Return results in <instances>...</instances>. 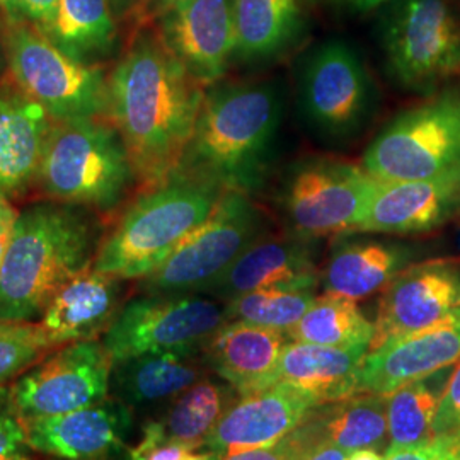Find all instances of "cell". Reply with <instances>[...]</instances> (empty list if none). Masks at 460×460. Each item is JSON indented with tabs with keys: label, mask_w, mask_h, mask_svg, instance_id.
<instances>
[{
	"label": "cell",
	"mask_w": 460,
	"mask_h": 460,
	"mask_svg": "<svg viewBox=\"0 0 460 460\" xmlns=\"http://www.w3.org/2000/svg\"><path fill=\"white\" fill-rule=\"evenodd\" d=\"M378 181H412L460 167V93L444 91L393 118L365 148Z\"/></svg>",
	"instance_id": "cell-9"
},
{
	"label": "cell",
	"mask_w": 460,
	"mask_h": 460,
	"mask_svg": "<svg viewBox=\"0 0 460 460\" xmlns=\"http://www.w3.org/2000/svg\"><path fill=\"white\" fill-rule=\"evenodd\" d=\"M30 447L62 460H110L132 429V410L118 399H102L75 411L22 423Z\"/></svg>",
	"instance_id": "cell-19"
},
{
	"label": "cell",
	"mask_w": 460,
	"mask_h": 460,
	"mask_svg": "<svg viewBox=\"0 0 460 460\" xmlns=\"http://www.w3.org/2000/svg\"><path fill=\"white\" fill-rule=\"evenodd\" d=\"M368 348H334L287 343L279 357L277 382L305 391L319 404H332L357 394L358 376Z\"/></svg>",
	"instance_id": "cell-26"
},
{
	"label": "cell",
	"mask_w": 460,
	"mask_h": 460,
	"mask_svg": "<svg viewBox=\"0 0 460 460\" xmlns=\"http://www.w3.org/2000/svg\"><path fill=\"white\" fill-rule=\"evenodd\" d=\"M429 377L410 382L387 395L389 444L385 452L423 444L433 437V421L444 389L438 391Z\"/></svg>",
	"instance_id": "cell-32"
},
{
	"label": "cell",
	"mask_w": 460,
	"mask_h": 460,
	"mask_svg": "<svg viewBox=\"0 0 460 460\" xmlns=\"http://www.w3.org/2000/svg\"><path fill=\"white\" fill-rule=\"evenodd\" d=\"M460 431L435 435L423 444L387 450L384 460H459Z\"/></svg>",
	"instance_id": "cell-37"
},
{
	"label": "cell",
	"mask_w": 460,
	"mask_h": 460,
	"mask_svg": "<svg viewBox=\"0 0 460 460\" xmlns=\"http://www.w3.org/2000/svg\"><path fill=\"white\" fill-rule=\"evenodd\" d=\"M208 365L198 353H148L113 362L115 399L128 410L161 406L205 377Z\"/></svg>",
	"instance_id": "cell-27"
},
{
	"label": "cell",
	"mask_w": 460,
	"mask_h": 460,
	"mask_svg": "<svg viewBox=\"0 0 460 460\" xmlns=\"http://www.w3.org/2000/svg\"><path fill=\"white\" fill-rule=\"evenodd\" d=\"M283 108L277 81L207 87L180 169L224 191L258 195L271 178Z\"/></svg>",
	"instance_id": "cell-2"
},
{
	"label": "cell",
	"mask_w": 460,
	"mask_h": 460,
	"mask_svg": "<svg viewBox=\"0 0 460 460\" xmlns=\"http://www.w3.org/2000/svg\"><path fill=\"white\" fill-rule=\"evenodd\" d=\"M57 348L40 323L0 319V391Z\"/></svg>",
	"instance_id": "cell-34"
},
{
	"label": "cell",
	"mask_w": 460,
	"mask_h": 460,
	"mask_svg": "<svg viewBox=\"0 0 460 460\" xmlns=\"http://www.w3.org/2000/svg\"><path fill=\"white\" fill-rule=\"evenodd\" d=\"M155 19L165 47L203 89L226 77L235 55L232 0H184Z\"/></svg>",
	"instance_id": "cell-15"
},
{
	"label": "cell",
	"mask_w": 460,
	"mask_h": 460,
	"mask_svg": "<svg viewBox=\"0 0 460 460\" xmlns=\"http://www.w3.org/2000/svg\"><path fill=\"white\" fill-rule=\"evenodd\" d=\"M60 0H0L2 16L24 21L45 33L57 16Z\"/></svg>",
	"instance_id": "cell-39"
},
{
	"label": "cell",
	"mask_w": 460,
	"mask_h": 460,
	"mask_svg": "<svg viewBox=\"0 0 460 460\" xmlns=\"http://www.w3.org/2000/svg\"><path fill=\"white\" fill-rule=\"evenodd\" d=\"M459 362L460 307L433 328L370 349L363 358L357 394H393Z\"/></svg>",
	"instance_id": "cell-20"
},
{
	"label": "cell",
	"mask_w": 460,
	"mask_h": 460,
	"mask_svg": "<svg viewBox=\"0 0 460 460\" xmlns=\"http://www.w3.org/2000/svg\"><path fill=\"white\" fill-rule=\"evenodd\" d=\"M348 454L343 448L336 447V445L329 444V442H321L314 450L307 454V457L304 460H346Z\"/></svg>",
	"instance_id": "cell-43"
},
{
	"label": "cell",
	"mask_w": 460,
	"mask_h": 460,
	"mask_svg": "<svg viewBox=\"0 0 460 460\" xmlns=\"http://www.w3.org/2000/svg\"><path fill=\"white\" fill-rule=\"evenodd\" d=\"M459 460H460V447H459Z\"/></svg>",
	"instance_id": "cell-49"
},
{
	"label": "cell",
	"mask_w": 460,
	"mask_h": 460,
	"mask_svg": "<svg viewBox=\"0 0 460 460\" xmlns=\"http://www.w3.org/2000/svg\"><path fill=\"white\" fill-rule=\"evenodd\" d=\"M226 323V304L214 296L144 294L123 304L102 345L113 362L148 353H199Z\"/></svg>",
	"instance_id": "cell-12"
},
{
	"label": "cell",
	"mask_w": 460,
	"mask_h": 460,
	"mask_svg": "<svg viewBox=\"0 0 460 460\" xmlns=\"http://www.w3.org/2000/svg\"><path fill=\"white\" fill-rule=\"evenodd\" d=\"M30 448L26 429L5 387L0 391V460H33Z\"/></svg>",
	"instance_id": "cell-36"
},
{
	"label": "cell",
	"mask_w": 460,
	"mask_h": 460,
	"mask_svg": "<svg viewBox=\"0 0 460 460\" xmlns=\"http://www.w3.org/2000/svg\"><path fill=\"white\" fill-rule=\"evenodd\" d=\"M53 119L16 84H0V193L14 197L36 182Z\"/></svg>",
	"instance_id": "cell-24"
},
{
	"label": "cell",
	"mask_w": 460,
	"mask_h": 460,
	"mask_svg": "<svg viewBox=\"0 0 460 460\" xmlns=\"http://www.w3.org/2000/svg\"><path fill=\"white\" fill-rule=\"evenodd\" d=\"M113 358L102 341L60 346L9 385L22 423L75 411L106 399Z\"/></svg>",
	"instance_id": "cell-13"
},
{
	"label": "cell",
	"mask_w": 460,
	"mask_h": 460,
	"mask_svg": "<svg viewBox=\"0 0 460 460\" xmlns=\"http://www.w3.org/2000/svg\"><path fill=\"white\" fill-rule=\"evenodd\" d=\"M460 217V167L412 181H378L367 214L351 234L416 235Z\"/></svg>",
	"instance_id": "cell-17"
},
{
	"label": "cell",
	"mask_w": 460,
	"mask_h": 460,
	"mask_svg": "<svg viewBox=\"0 0 460 460\" xmlns=\"http://www.w3.org/2000/svg\"><path fill=\"white\" fill-rule=\"evenodd\" d=\"M45 36L75 62L101 66L118 47V21L110 0H60Z\"/></svg>",
	"instance_id": "cell-29"
},
{
	"label": "cell",
	"mask_w": 460,
	"mask_h": 460,
	"mask_svg": "<svg viewBox=\"0 0 460 460\" xmlns=\"http://www.w3.org/2000/svg\"><path fill=\"white\" fill-rule=\"evenodd\" d=\"M205 89L165 47L157 30L133 33L108 75V119L127 147L138 190L172 174L195 130Z\"/></svg>",
	"instance_id": "cell-1"
},
{
	"label": "cell",
	"mask_w": 460,
	"mask_h": 460,
	"mask_svg": "<svg viewBox=\"0 0 460 460\" xmlns=\"http://www.w3.org/2000/svg\"><path fill=\"white\" fill-rule=\"evenodd\" d=\"M376 106V85L353 45L332 38L307 55L298 79V108L317 138L329 144L355 140Z\"/></svg>",
	"instance_id": "cell-10"
},
{
	"label": "cell",
	"mask_w": 460,
	"mask_h": 460,
	"mask_svg": "<svg viewBox=\"0 0 460 460\" xmlns=\"http://www.w3.org/2000/svg\"><path fill=\"white\" fill-rule=\"evenodd\" d=\"M311 5H321L326 9H332L338 13H349V14H362L384 5L389 0H307Z\"/></svg>",
	"instance_id": "cell-42"
},
{
	"label": "cell",
	"mask_w": 460,
	"mask_h": 460,
	"mask_svg": "<svg viewBox=\"0 0 460 460\" xmlns=\"http://www.w3.org/2000/svg\"><path fill=\"white\" fill-rule=\"evenodd\" d=\"M380 47L391 77L411 93H433L460 70V17L450 0H389Z\"/></svg>",
	"instance_id": "cell-11"
},
{
	"label": "cell",
	"mask_w": 460,
	"mask_h": 460,
	"mask_svg": "<svg viewBox=\"0 0 460 460\" xmlns=\"http://www.w3.org/2000/svg\"><path fill=\"white\" fill-rule=\"evenodd\" d=\"M456 431H460V362L440 395L438 410L433 421V437Z\"/></svg>",
	"instance_id": "cell-40"
},
{
	"label": "cell",
	"mask_w": 460,
	"mask_h": 460,
	"mask_svg": "<svg viewBox=\"0 0 460 460\" xmlns=\"http://www.w3.org/2000/svg\"><path fill=\"white\" fill-rule=\"evenodd\" d=\"M102 229L83 205L49 199L19 212L0 268V319H41L66 281L94 264Z\"/></svg>",
	"instance_id": "cell-3"
},
{
	"label": "cell",
	"mask_w": 460,
	"mask_h": 460,
	"mask_svg": "<svg viewBox=\"0 0 460 460\" xmlns=\"http://www.w3.org/2000/svg\"><path fill=\"white\" fill-rule=\"evenodd\" d=\"M460 307V258H435L404 268L378 300L370 349L433 328Z\"/></svg>",
	"instance_id": "cell-14"
},
{
	"label": "cell",
	"mask_w": 460,
	"mask_h": 460,
	"mask_svg": "<svg viewBox=\"0 0 460 460\" xmlns=\"http://www.w3.org/2000/svg\"><path fill=\"white\" fill-rule=\"evenodd\" d=\"M377 186L362 164L307 155L285 169L275 201L287 234L321 241L355 232Z\"/></svg>",
	"instance_id": "cell-6"
},
{
	"label": "cell",
	"mask_w": 460,
	"mask_h": 460,
	"mask_svg": "<svg viewBox=\"0 0 460 460\" xmlns=\"http://www.w3.org/2000/svg\"><path fill=\"white\" fill-rule=\"evenodd\" d=\"M36 182L55 201L113 212L137 176L115 125L106 118L53 121Z\"/></svg>",
	"instance_id": "cell-5"
},
{
	"label": "cell",
	"mask_w": 460,
	"mask_h": 460,
	"mask_svg": "<svg viewBox=\"0 0 460 460\" xmlns=\"http://www.w3.org/2000/svg\"><path fill=\"white\" fill-rule=\"evenodd\" d=\"M2 60H5V57H4V49H2V40H0V68H2Z\"/></svg>",
	"instance_id": "cell-48"
},
{
	"label": "cell",
	"mask_w": 460,
	"mask_h": 460,
	"mask_svg": "<svg viewBox=\"0 0 460 460\" xmlns=\"http://www.w3.org/2000/svg\"><path fill=\"white\" fill-rule=\"evenodd\" d=\"M287 340L279 329L227 321L205 345L203 355L208 368L243 397L277 384Z\"/></svg>",
	"instance_id": "cell-23"
},
{
	"label": "cell",
	"mask_w": 460,
	"mask_h": 460,
	"mask_svg": "<svg viewBox=\"0 0 460 460\" xmlns=\"http://www.w3.org/2000/svg\"><path fill=\"white\" fill-rule=\"evenodd\" d=\"M116 21H123L138 11V0H110Z\"/></svg>",
	"instance_id": "cell-44"
},
{
	"label": "cell",
	"mask_w": 460,
	"mask_h": 460,
	"mask_svg": "<svg viewBox=\"0 0 460 460\" xmlns=\"http://www.w3.org/2000/svg\"><path fill=\"white\" fill-rule=\"evenodd\" d=\"M376 326L365 317L357 300L346 296H315L309 311L285 334L290 341L334 348H368Z\"/></svg>",
	"instance_id": "cell-31"
},
{
	"label": "cell",
	"mask_w": 460,
	"mask_h": 460,
	"mask_svg": "<svg viewBox=\"0 0 460 460\" xmlns=\"http://www.w3.org/2000/svg\"><path fill=\"white\" fill-rule=\"evenodd\" d=\"M321 270L324 294L362 300L382 292L416 258V247L376 234H343Z\"/></svg>",
	"instance_id": "cell-21"
},
{
	"label": "cell",
	"mask_w": 460,
	"mask_h": 460,
	"mask_svg": "<svg viewBox=\"0 0 460 460\" xmlns=\"http://www.w3.org/2000/svg\"><path fill=\"white\" fill-rule=\"evenodd\" d=\"M307 0H232L234 62L263 66L296 49L309 31Z\"/></svg>",
	"instance_id": "cell-25"
},
{
	"label": "cell",
	"mask_w": 460,
	"mask_h": 460,
	"mask_svg": "<svg viewBox=\"0 0 460 460\" xmlns=\"http://www.w3.org/2000/svg\"><path fill=\"white\" fill-rule=\"evenodd\" d=\"M317 243L290 235L264 234L203 294L229 302L264 288L315 290L321 281Z\"/></svg>",
	"instance_id": "cell-18"
},
{
	"label": "cell",
	"mask_w": 460,
	"mask_h": 460,
	"mask_svg": "<svg viewBox=\"0 0 460 460\" xmlns=\"http://www.w3.org/2000/svg\"><path fill=\"white\" fill-rule=\"evenodd\" d=\"M314 300V290L264 288L226 302V313L227 321H243L287 332L309 311Z\"/></svg>",
	"instance_id": "cell-33"
},
{
	"label": "cell",
	"mask_w": 460,
	"mask_h": 460,
	"mask_svg": "<svg viewBox=\"0 0 460 460\" xmlns=\"http://www.w3.org/2000/svg\"><path fill=\"white\" fill-rule=\"evenodd\" d=\"M346 460H384L377 450H357L349 452Z\"/></svg>",
	"instance_id": "cell-46"
},
{
	"label": "cell",
	"mask_w": 460,
	"mask_h": 460,
	"mask_svg": "<svg viewBox=\"0 0 460 460\" xmlns=\"http://www.w3.org/2000/svg\"><path fill=\"white\" fill-rule=\"evenodd\" d=\"M181 2H184V0H148L146 14L154 17L161 16L167 9H171V7H174Z\"/></svg>",
	"instance_id": "cell-45"
},
{
	"label": "cell",
	"mask_w": 460,
	"mask_h": 460,
	"mask_svg": "<svg viewBox=\"0 0 460 460\" xmlns=\"http://www.w3.org/2000/svg\"><path fill=\"white\" fill-rule=\"evenodd\" d=\"M319 406L323 404L305 391L277 382L268 389L239 397L218 420L205 448L220 459L227 454L275 445Z\"/></svg>",
	"instance_id": "cell-16"
},
{
	"label": "cell",
	"mask_w": 460,
	"mask_h": 460,
	"mask_svg": "<svg viewBox=\"0 0 460 460\" xmlns=\"http://www.w3.org/2000/svg\"><path fill=\"white\" fill-rule=\"evenodd\" d=\"M123 281L113 275L85 268L51 298L40 324L55 346L91 341L113 324L123 304Z\"/></svg>",
	"instance_id": "cell-22"
},
{
	"label": "cell",
	"mask_w": 460,
	"mask_h": 460,
	"mask_svg": "<svg viewBox=\"0 0 460 460\" xmlns=\"http://www.w3.org/2000/svg\"><path fill=\"white\" fill-rule=\"evenodd\" d=\"M239 397L227 382L203 377L167 402L164 412L148 421L144 431L193 450L205 448L218 420Z\"/></svg>",
	"instance_id": "cell-28"
},
{
	"label": "cell",
	"mask_w": 460,
	"mask_h": 460,
	"mask_svg": "<svg viewBox=\"0 0 460 460\" xmlns=\"http://www.w3.org/2000/svg\"><path fill=\"white\" fill-rule=\"evenodd\" d=\"M148 0H138V11H142L146 14V9H147Z\"/></svg>",
	"instance_id": "cell-47"
},
{
	"label": "cell",
	"mask_w": 460,
	"mask_h": 460,
	"mask_svg": "<svg viewBox=\"0 0 460 460\" xmlns=\"http://www.w3.org/2000/svg\"><path fill=\"white\" fill-rule=\"evenodd\" d=\"M317 410V408H315ZM314 410V411H315ZM314 411L311 416L296 428L292 433H288L279 442L263 448H252L244 452L227 454L218 460H304L307 454L314 450L321 442H326L323 438V433L319 429V423Z\"/></svg>",
	"instance_id": "cell-35"
},
{
	"label": "cell",
	"mask_w": 460,
	"mask_h": 460,
	"mask_svg": "<svg viewBox=\"0 0 460 460\" xmlns=\"http://www.w3.org/2000/svg\"><path fill=\"white\" fill-rule=\"evenodd\" d=\"M329 406L315 414L326 442L346 452L387 448V395L360 393Z\"/></svg>",
	"instance_id": "cell-30"
},
{
	"label": "cell",
	"mask_w": 460,
	"mask_h": 460,
	"mask_svg": "<svg viewBox=\"0 0 460 460\" xmlns=\"http://www.w3.org/2000/svg\"><path fill=\"white\" fill-rule=\"evenodd\" d=\"M264 234L266 217L254 198L227 190L210 217L142 279V290L157 296L205 294Z\"/></svg>",
	"instance_id": "cell-8"
},
{
	"label": "cell",
	"mask_w": 460,
	"mask_h": 460,
	"mask_svg": "<svg viewBox=\"0 0 460 460\" xmlns=\"http://www.w3.org/2000/svg\"><path fill=\"white\" fill-rule=\"evenodd\" d=\"M128 460H218L214 452H198L184 445L165 442L144 431L140 444L130 452Z\"/></svg>",
	"instance_id": "cell-38"
},
{
	"label": "cell",
	"mask_w": 460,
	"mask_h": 460,
	"mask_svg": "<svg viewBox=\"0 0 460 460\" xmlns=\"http://www.w3.org/2000/svg\"><path fill=\"white\" fill-rule=\"evenodd\" d=\"M17 217H19V212L13 207L9 198L0 193V268H2L7 249L11 244Z\"/></svg>",
	"instance_id": "cell-41"
},
{
	"label": "cell",
	"mask_w": 460,
	"mask_h": 460,
	"mask_svg": "<svg viewBox=\"0 0 460 460\" xmlns=\"http://www.w3.org/2000/svg\"><path fill=\"white\" fill-rule=\"evenodd\" d=\"M222 193L214 182L178 167L163 181L138 190L102 235L93 266L121 279H146L210 217Z\"/></svg>",
	"instance_id": "cell-4"
},
{
	"label": "cell",
	"mask_w": 460,
	"mask_h": 460,
	"mask_svg": "<svg viewBox=\"0 0 460 460\" xmlns=\"http://www.w3.org/2000/svg\"><path fill=\"white\" fill-rule=\"evenodd\" d=\"M0 40L13 83L53 121L108 118V74L75 62L30 22L2 16Z\"/></svg>",
	"instance_id": "cell-7"
}]
</instances>
